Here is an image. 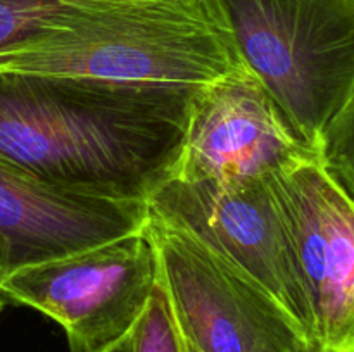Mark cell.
Listing matches in <instances>:
<instances>
[{"label": "cell", "mask_w": 354, "mask_h": 352, "mask_svg": "<svg viewBox=\"0 0 354 352\" xmlns=\"http://www.w3.org/2000/svg\"><path fill=\"white\" fill-rule=\"evenodd\" d=\"M201 86L0 68V159L69 192L149 204L176 175Z\"/></svg>", "instance_id": "cell-1"}, {"label": "cell", "mask_w": 354, "mask_h": 352, "mask_svg": "<svg viewBox=\"0 0 354 352\" xmlns=\"http://www.w3.org/2000/svg\"><path fill=\"white\" fill-rule=\"evenodd\" d=\"M0 68L207 85L242 66L218 0H80Z\"/></svg>", "instance_id": "cell-2"}, {"label": "cell", "mask_w": 354, "mask_h": 352, "mask_svg": "<svg viewBox=\"0 0 354 352\" xmlns=\"http://www.w3.org/2000/svg\"><path fill=\"white\" fill-rule=\"evenodd\" d=\"M241 66L317 154L354 93V0H218Z\"/></svg>", "instance_id": "cell-3"}, {"label": "cell", "mask_w": 354, "mask_h": 352, "mask_svg": "<svg viewBox=\"0 0 354 352\" xmlns=\"http://www.w3.org/2000/svg\"><path fill=\"white\" fill-rule=\"evenodd\" d=\"M159 278L183 340L196 352H313L299 324L256 280L151 214Z\"/></svg>", "instance_id": "cell-4"}, {"label": "cell", "mask_w": 354, "mask_h": 352, "mask_svg": "<svg viewBox=\"0 0 354 352\" xmlns=\"http://www.w3.org/2000/svg\"><path fill=\"white\" fill-rule=\"evenodd\" d=\"M158 282V248L145 224L106 244L21 269L0 289L57 321L71 352H100L130 333Z\"/></svg>", "instance_id": "cell-5"}, {"label": "cell", "mask_w": 354, "mask_h": 352, "mask_svg": "<svg viewBox=\"0 0 354 352\" xmlns=\"http://www.w3.org/2000/svg\"><path fill=\"white\" fill-rule=\"evenodd\" d=\"M149 213L256 280L286 307L308 338L306 304L270 178H171L151 197Z\"/></svg>", "instance_id": "cell-6"}, {"label": "cell", "mask_w": 354, "mask_h": 352, "mask_svg": "<svg viewBox=\"0 0 354 352\" xmlns=\"http://www.w3.org/2000/svg\"><path fill=\"white\" fill-rule=\"evenodd\" d=\"M318 349H354V200L318 159L270 178Z\"/></svg>", "instance_id": "cell-7"}, {"label": "cell", "mask_w": 354, "mask_h": 352, "mask_svg": "<svg viewBox=\"0 0 354 352\" xmlns=\"http://www.w3.org/2000/svg\"><path fill=\"white\" fill-rule=\"evenodd\" d=\"M311 159L317 154L297 140L261 83L241 68L201 86L173 178L266 179Z\"/></svg>", "instance_id": "cell-8"}, {"label": "cell", "mask_w": 354, "mask_h": 352, "mask_svg": "<svg viewBox=\"0 0 354 352\" xmlns=\"http://www.w3.org/2000/svg\"><path fill=\"white\" fill-rule=\"evenodd\" d=\"M149 204L69 192L0 159V285L21 269L142 230Z\"/></svg>", "instance_id": "cell-9"}, {"label": "cell", "mask_w": 354, "mask_h": 352, "mask_svg": "<svg viewBox=\"0 0 354 352\" xmlns=\"http://www.w3.org/2000/svg\"><path fill=\"white\" fill-rule=\"evenodd\" d=\"M76 2L80 0H0V57L26 45Z\"/></svg>", "instance_id": "cell-10"}, {"label": "cell", "mask_w": 354, "mask_h": 352, "mask_svg": "<svg viewBox=\"0 0 354 352\" xmlns=\"http://www.w3.org/2000/svg\"><path fill=\"white\" fill-rule=\"evenodd\" d=\"M133 352H185L161 278L142 316L131 328Z\"/></svg>", "instance_id": "cell-11"}, {"label": "cell", "mask_w": 354, "mask_h": 352, "mask_svg": "<svg viewBox=\"0 0 354 352\" xmlns=\"http://www.w3.org/2000/svg\"><path fill=\"white\" fill-rule=\"evenodd\" d=\"M318 161L354 200V93L322 138Z\"/></svg>", "instance_id": "cell-12"}, {"label": "cell", "mask_w": 354, "mask_h": 352, "mask_svg": "<svg viewBox=\"0 0 354 352\" xmlns=\"http://www.w3.org/2000/svg\"><path fill=\"white\" fill-rule=\"evenodd\" d=\"M100 352H133V344H131V331L127 333L124 337H121L120 340H116L114 344L107 345L106 349H102Z\"/></svg>", "instance_id": "cell-13"}, {"label": "cell", "mask_w": 354, "mask_h": 352, "mask_svg": "<svg viewBox=\"0 0 354 352\" xmlns=\"http://www.w3.org/2000/svg\"><path fill=\"white\" fill-rule=\"evenodd\" d=\"M183 338V337H182ZM183 344H185V352H196V351H194V349L192 347H190V345L189 344H187V342L185 340H183Z\"/></svg>", "instance_id": "cell-14"}, {"label": "cell", "mask_w": 354, "mask_h": 352, "mask_svg": "<svg viewBox=\"0 0 354 352\" xmlns=\"http://www.w3.org/2000/svg\"><path fill=\"white\" fill-rule=\"evenodd\" d=\"M3 292H2V289H0V309H2V306H3Z\"/></svg>", "instance_id": "cell-15"}, {"label": "cell", "mask_w": 354, "mask_h": 352, "mask_svg": "<svg viewBox=\"0 0 354 352\" xmlns=\"http://www.w3.org/2000/svg\"><path fill=\"white\" fill-rule=\"evenodd\" d=\"M313 352H330V351H325V349H315Z\"/></svg>", "instance_id": "cell-16"}, {"label": "cell", "mask_w": 354, "mask_h": 352, "mask_svg": "<svg viewBox=\"0 0 354 352\" xmlns=\"http://www.w3.org/2000/svg\"><path fill=\"white\" fill-rule=\"evenodd\" d=\"M346 352H354V349H349V351H346Z\"/></svg>", "instance_id": "cell-17"}]
</instances>
